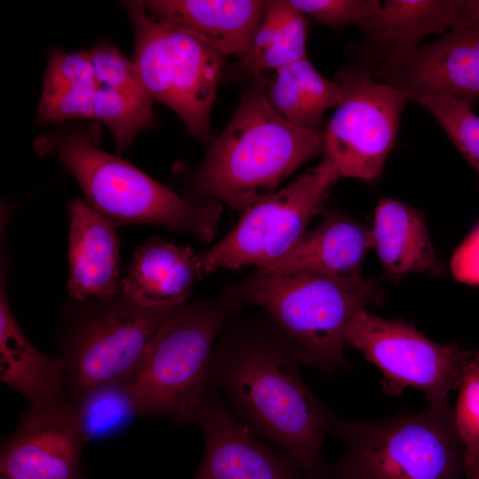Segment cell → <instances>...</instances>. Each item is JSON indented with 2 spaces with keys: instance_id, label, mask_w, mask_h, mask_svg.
Segmentation results:
<instances>
[{
  "instance_id": "6da1fadb",
  "label": "cell",
  "mask_w": 479,
  "mask_h": 479,
  "mask_svg": "<svg viewBox=\"0 0 479 479\" xmlns=\"http://www.w3.org/2000/svg\"><path fill=\"white\" fill-rule=\"evenodd\" d=\"M292 342L267 318L235 323L216 342L206 385L226 397L235 416L286 454L306 479H331L323 458L338 420L308 387Z\"/></svg>"
},
{
  "instance_id": "7a4b0ae2",
  "label": "cell",
  "mask_w": 479,
  "mask_h": 479,
  "mask_svg": "<svg viewBox=\"0 0 479 479\" xmlns=\"http://www.w3.org/2000/svg\"><path fill=\"white\" fill-rule=\"evenodd\" d=\"M263 73L241 95L230 122L195 171L193 190L245 212L324 151V135L300 128L271 105Z\"/></svg>"
},
{
  "instance_id": "3957f363",
  "label": "cell",
  "mask_w": 479,
  "mask_h": 479,
  "mask_svg": "<svg viewBox=\"0 0 479 479\" xmlns=\"http://www.w3.org/2000/svg\"><path fill=\"white\" fill-rule=\"evenodd\" d=\"M243 305L265 309L292 342L302 364L332 373L348 368L346 332L353 318L381 302L378 280H343L311 272L255 271L234 287Z\"/></svg>"
},
{
  "instance_id": "277c9868",
  "label": "cell",
  "mask_w": 479,
  "mask_h": 479,
  "mask_svg": "<svg viewBox=\"0 0 479 479\" xmlns=\"http://www.w3.org/2000/svg\"><path fill=\"white\" fill-rule=\"evenodd\" d=\"M39 154H55L74 176L87 203L113 224L149 223L213 238L221 215L216 200H187L129 162L97 146L82 131L44 135L35 142Z\"/></svg>"
},
{
  "instance_id": "5b68a950",
  "label": "cell",
  "mask_w": 479,
  "mask_h": 479,
  "mask_svg": "<svg viewBox=\"0 0 479 479\" xmlns=\"http://www.w3.org/2000/svg\"><path fill=\"white\" fill-rule=\"evenodd\" d=\"M331 433L346 444L331 479H466L450 404L375 420L338 418Z\"/></svg>"
},
{
  "instance_id": "8992f818",
  "label": "cell",
  "mask_w": 479,
  "mask_h": 479,
  "mask_svg": "<svg viewBox=\"0 0 479 479\" xmlns=\"http://www.w3.org/2000/svg\"><path fill=\"white\" fill-rule=\"evenodd\" d=\"M241 306L232 287L217 298L185 304L161 326L129 381L137 414L192 422L217 335Z\"/></svg>"
},
{
  "instance_id": "52a82bcc",
  "label": "cell",
  "mask_w": 479,
  "mask_h": 479,
  "mask_svg": "<svg viewBox=\"0 0 479 479\" xmlns=\"http://www.w3.org/2000/svg\"><path fill=\"white\" fill-rule=\"evenodd\" d=\"M113 299L87 314L63 346L73 400L97 387L129 382L158 331L184 306H144L126 295Z\"/></svg>"
},
{
  "instance_id": "ba28073f",
  "label": "cell",
  "mask_w": 479,
  "mask_h": 479,
  "mask_svg": "<svg viewBox=\"0 0 479 479\" xmlns=\"http://www.w3.org/2000/svg\"><path fill=\"white\" fill-rule=\"evenodd\" d=\"M340 177L323 155L319 165L249 208L221 241L200 253L207 274L248 264L262 268L282 257L302 238L311 218L324 210Z\"/></svg>"
},
{
  "instance_id": "9c48e42d",
  "label": "cell",
  "mask_w": 479,
  "mask_h": 479,
  "mask_svg": "<svg viewBox=\"0 0 479 479\" xmlns=\"http://www.w3.org/2000/svg\"><path fill=\"white\" fill-rule=\"evenodd\" d=\"M335 81L343 98L325 126L323 155L341 177L375 181L395 145L408 101L400 90L373 80L366 64L341 70Z\"/></svg>"
},
{
  "instance_id": "30bf717a",
  "label": "cell",
  "mask_w": 479,
  "mask_h": 479,
  "mask_svg": "<svg viewBox=\"0 0 479 479\" xmlns=\"http://www.w3.org/2000/svg\"><path fill=\"white\" fill-rule=\"evenodd\" d=\"M345 339L381 371L389 392L412 387L425 393L430 405L449 404L448 396L459 387L469 357V350L438 344L411 325L366 310L353 318Z\"/></svg>"
},
{
  "instance_id": "8fae6325",
  "label": "cell",
  "mask_w": 479,
  "mask_h": 479,
  "mask_svg": "<svg viewBox=\"0 0 479 479\" xmlns=\"http://www.w3.org/2000/svg\"><path fill=\"white\" fill-rule=\"evenodd\" d=\"M375 52L373 73L407 101L436 95L479 101V21L457 25L428 44Z\"/></svg>"
},
{
  "instance_id": "7c38bea8",
  "label": "cell",
  "mask_w": 479,
  "mask_h": 479,
  "mask_svg": "<svg viewBox=\"0 0 479 479\" xmlns=\"http://www.w3.org/2000/svg\"><path fill=\"white\" fill-rule=\"evenodd\" d=\"M192 422L204 434L201 463L192 479H306L283 452L266 445L208 385Z\"/></svg>"
},
{
  "instance_id": "4fadbf2b",
  "label": "cell",
  "mask_w": 479,
  "mask_h": 479,
  "mask_svg": "<svg viewBox=\"0 0 479 479\" xmlns=\"http://www.w3.org/2000/svg\"><path fill=\"white\" fill-rule=\"evenodd\" d=\"M86 443L74 400L29 407L0 455L2 475L16 479H82Z\"/></svg>"
},
{
  "instance_id": "5bb4252c",
  "label": "cell",
  "mask_w": 479,
  "mask_h": 479,
  "mask_svg": "<svg viewBox=\"0 0 479 479\" xmlns=\"http://www.w3.org/2000/svg\"><path fill=\"white\" fill-rule=\"evenodd\" d=\"M162 23L169 49V107L194 137H211L210 114L226 55L199 35Z\"/></svg>"
},
{
  "instance_id": "9a60e30c",
  "label": "cell",
  "mask_w": 479,
  "mask_h": 479,
  "mask_svg": "<svg viewBox=\"0 0 479 479\" xmlns=\"http://www.w3.org/2000/svg\"><path fill=\"white\" fill-rule=\"evenodd\" d=\"M68 214L70 295L80 301L114 298L121 287L115 224L81 199L70 202Z\"/></svg>"
},
{
  "instance_id": "2e32d148",
  "label": "cell",
  "mask_w": 479,
  "mask_h": 479,
  "mask_svg": "<svg viewBox=\"0 0 479 479\" xmlns=\"http://www.w3.org/2000/svg\"><path fill=\"white\" fill-rule=\"evenodd\" d=\"M373 247L372 231L335 211H328L318 226L277 261L257 268L264 273L311 272L331 278L361 279L363 263Z\"/></svg>"
},
{
  "instance_id": "e0dca14e",
  "label": "cell",
  "mask_w": 479,
  "mask_h": 479,
  "mask_svg": "<svg viewBox=\"0 0 479 479\" xmlns=\"http://www.w3.org/2000/svg\"><path fill=\"white\" fill-rule=\"evenodd\" d=\"M268 1L149 0L155 19L185 28L240 60L247 54Z\"/></svg>"
},
{
  "instance_id": "ac0fdd59",
  "label": "cell",
  "mask_w": 479,
  "mask_h": 479,
  "mask_svg": "<svg viewBox=\"0 0 479 479\" xmlns=\"http://www.w3.org/2000/svg\"><path fill=\"white\" fill-rule=\"evenodd\" d=\"M206 275L200 253L152 239L135 252L121 288L144 306L177 307L185 304L194 284Z\"/></svg>"
},
{
  "instance_id": "d6986e66",
  "label": "cell",
  "mask_w": 479,
  "mask_h": 479,
  "mask_svg": "<svg viewBox=\"0 0 479 479\" xmlns=\"http://www.w3.org/2000/svg\"><path fill=\"white\" fill-rule=\"evenodd\" d=\"M1 275L0 379L21 394L29 407L55 404L69 397L61 358L37 350L27 339L11 310Z\"/></svg>"
},
{
  "instance_id": "ffe728a7",
  "label": "cell",
  "mask_w": 479,
  "mask_h": 479,
  "mask_svg": "<svg viewBox=\"0 0 479 479\" xmlns=\"http://www.w3.org/2000/svg\"><path fill=\"white\" fill-rule=\"evenodd\" d=\"M372 234L387 277L397 279L415 272H444V266L436 257L422 216L408 205L389 198L381 200Z\"/></svg>"
},
{
  "instance_id": "44dd1931",
  "label": "cell",
  "mask_w": 479,
  "mask_h": 479,
  "mask_svg": "<svg viewBox=\"0 0 479 479\" xmlns=\"http://www.w3.org/2000/svg\"><path fill=\"white\" fill-rule=\"evenodd\" d=\"M275 71L266 83L272 107L300 128L323 132L326 112L342 101L340 84L322 76L307 57Z\"/></svg>"
},
{
  "instance_id": "7402d4cb",
  "label": "cell",
  "mask_w": 479,
  "mask_h": 479,
  "mask_svg": "<svg viewBox=\"0 0 479 479\" xmlns=\"http://www.w3.org/2000/svg\"><path fill=\"white\" fill-rule=\"evenodd\" d=\"M460 0H387L366 39L375 51L412 47L431 34L452 29Z\"/></svg>"
},
{
  "instance_id": "603a6c76",
  "label": "cell",
  "mask_w": 479,
  "mask_h": 479,
  "mask_svg": "<svg viewBox=\"0 0 479 479\" xmlns=\"http://www.w3.org/2000/svg\"><path fill=\"white\" fill-rule=\"evenodd\" d=\"M74 402L86 442L119 432L137 414L129 382L97 387Z\"/></svg>"
},
{
  "instance_id": "cb8c5ba5",
  "label": "cell",
  "mask_w": 479,
  "mask_h": 479,
  "mask_svg": "<svg viewBox=\"0 0 479 479\" xmlns=\"http://www.w3.org/2000/svg\"><path fill=\"white\" fill-rule=\"evenodd\" d=\"M92 118L104 122L112 131L118 151L128 148L141 130L153 125V103L142 102L106 86L98 88Z\"/></svg>"
},
{
  "instance_id": "d4e9b609",
  "label": "cell",
  "mask_w": 479,
  "mask_h": 479,
  "mask_svg": "<svg viewBox=\"0 0 479 479\" xmlns=\"http://www.w3.org/2000/svg\"><path fill=\"white\" fill-rule=\"evenodd\" d=\"M454 421L464 449L466 479H479V348L469 357L459 384Z\"/></svg>"
},
{
  "instance_id": "484cf974",
  "label": "cell",
  "mask_w": 479,
  "mask_h": 479,
  "mask_svg": "<svg viewBox=\"0 0 479 479\" xmlns=\"http://www.w3.org/2000/svg\"><path fill=\"white\" fill-rule=\"evenodd\" d=\"M416 102L437 121L452 143L473 167L479 181V116L471 106L450 96L420 98Z\"/></svg>"
},
{
  "instance_id": "4316f807",
  "label": "cell",
  "mask_w": 479,
  "mask_h": 479,
  "mask_svg": "<svg viewBox=\"0 0 479 479\" xmlns=\"http://www.w3.org/2000/svg\"><path fill=\"white\" fill-rule=\"evenodd\" d=\"M302 13L330 27L357 25L365 34L374 27L381 10L378 0H289Z\"/></svg>"
},
{
  "instance_id": "83f0119b",
  "label": "cell",
  "mask_w": 479,
  "mask_h": 479,
  "mask_svg": "<svg viewBox=\"0 0 479 479\" xmlns=\"http://www.w3.org/2000/svg\"><path fill=\"white\" fill-rule=\"evenodd\" d=\"M98 82L142 102L153 99L144 89L136 65L116 48L102 43L88 50Z\"/></svg>"
},
{
  "instance_id": "f1b7e54d",
  "label": "cell",
  "mask_w": 479,
  "mask_h": 479,
  "mask_svg": "<svg viewBox=\"0 0 479 479\" xmlns=\"http://www.w3.org/2000/svg\"><path fill=\"white\" fill-rule=\"evenodd\" d=\"M307 35L306 15L290 3L278 38L255 64L251 71L252 75L262 74L267 69L277 70L305 58Z\"/></svg>"
},
{
  "instance_id": "f546056e",
  "label": "cell",
  "mask_w": 479,
  "mask_h": 479,
  "mask_svg": "<svg viewBox=\"0 0 479 479\" xmlns=\"http://www.w3.org/2000/svg\"><path fill=\"white\" fill-rule=\"evenodd\" d=\"M99 86L88 51L67 52L54 49L51 51L43 91Z\"/></svg>"
},
{
  "instance_id": "4dcf8cb0",
  "label": "cell",
  "mask_w": 479,
  "mask_h": 479,
  "mask_svg": "<svg viewBox=\"0 0 479 479\" xmlns=\"http://www.w3.org/2000/svg\"><path fill=\"white\" fill-rule=\"evenodd\" d=\"M99 87L43 91L38 107V122L59 123L71 119L92 118L95 97Z\"/></svg>"
},
{
  "instance_id": "1f68e13d",
  "label": "cell",
  "mask_w": 479,
  "mask_h": 479,
  "mask_svg": "<svg viewBox=\"0 0 479 479\" xmlns=\"http://www.w3.org/2000/svg\"><path fill=\"white\" fill-rule=\"evenodd\" d=\"M451 270L458 280L479 285V225L453 254Z\"/></svg>"
},
{
  "instance_id": "d6a6232c",
  "label": "cell",
  "mask_w": 479,
  "mask_h": 479,
  "mask_svg": "<svg viewBox=\"0 0 479 479\" xmlns=\"http://www.w3.org/2000/svg\"><path fill=\"white\" fill-rule=\"evenodd\" d=\"M475 21H479V0H460L459 19L455 26Z\"/></svg>"
},
{
  "instance_id": "836d02e7",
  "label": "cell",
  "mask_w": 479,
  "mask_h": 479,
  "mask_svg": "<svg viewBox=\"0 0 479 479\" xmlns=\"http://www.w3.org/2000/svg\"><path fill=\"white\" fill-rule=\"evenodd\" d=\"M1 479H16V478L3 475Z\"/></svg>"
}]
</instances>
